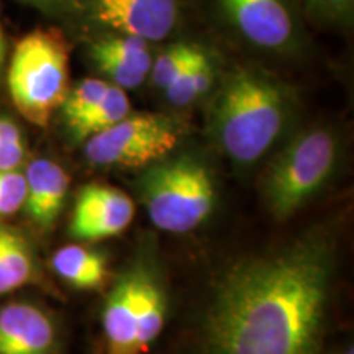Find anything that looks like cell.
Wrapping results in <instances>:
<instances>
[{
  "label": "cell",
  "instance_id": "19",
  "mask_svg": "<svg viewBox=\"0 0 354 354\" xmlns=\"http://www.w3.org/2000/svg\"><path fill=\"white\" fill-rule=\"evenodd\" d=\"M202 48L189 43H176L167 46L156 59H153L149 73H151L154 86L166 91L202 55Z\"/></svg>",
  "mask_w": 354,
  "mask_h": 354
},
{
  "label": "cell",
  "instance_id": "3",
  "mask_svg": "<svg viewBox=\"0 0 354 354\" xmlns=\"http://www.w3.org/2000/svg\"><path fill=\"white\" fill-rule=\"evenodd\" d=\"M339 151V136L331 127H308L292 136L261 183L269 212L281 221L299 214L330 183Z\"/></svg>",
  "mask_w": 354,
  "mask_h": 354
},
{
  "label": "cell",
  "instance_id": "4",
  "mask_svg": "<svg viewBox=\"0 0 354 354\" xmlns=\"http://www.w3.org/2000/svg\"><path fill=\"white\" fill-rule=\"evenodd\" d=\"M140 196L154 227L187 233L214 212L215 179L210 167L192 154L167 156L141 176Z\"/></svg>",
  "mask_w": 354,
  "mask_h": 354
},
{
  "label": "cell",
  "instance_id": "28",
  "mask_svg": "<svg viewBox=\"0 0 354 354\" xmlns=\"http://www.w3.org/2000/svg\"><path fill=\"white\" fill-rule=\"evenodd\" d=\"M344 354H354V353H353V346H349V348L346 349V351H344Z\"/></svg>",
  "mask_w": 354,
  "mask_h": 354
},
{
  "label": "cell",
  "instance_id": "17",
  "mask_svg": "<svg viewBox=\"0 0 354 354\" xmlns=\"http://www.w3.org/2000/svg\"><path fill=\"white\" fill-rule=\"evenodd\" d=\"M214 81L215 68L209 55L202 51V55L166 88L165 94L174 107H187L205 95L214 86Z\"/></svg>",
  "mask_w": 354,
  "mask_h": 354
},
{
  "label": "cell",
  "instance_id": "11",
  "mask_svg": "<svg viewBox=\"0 0 354 354\" xmlns=\"http://www.w3.org/2000/svg\"><path fill=\"white\" fill-rule=\"evenodd\" d=\"M104 354H141L136 308V264L118 279L102 312Z\"/></svg>",
  "mask_w": 354,
  "mask_h": 354
},
{
  "label": "cell",
  "instance_id": "1",
  "mask_svg": "<svg viewBox=\"0 0 354 354\" xmlns=\"http://www.w3.org/2000/svg\"><path fill=\"white\" fill-rule=\"evenodd\" d=\"M335 251L307 234L230 268L205 317L209 354H317L325 330Z\"/></svg>",
  "mask_w": 354,
  "mask_h": 354
},
{
  "label": "cell",
  "instance_id": "27",
  "mask_svg": "<svg viewBox=\"0 0 354 354\" xmlns=\"http://www.w3.org/2000/svg\"><path fill=\"white\" fill-rule=\"evenodd\" d=\"M3 55H6V44H3V33H2V26H0V68H2Z\"/></svg>",
  "mask_w": 354,
  "mask_h": 354
},
{
  "label": "cell",
  "instance_id": "2",
  "mask_svg": "<svg viewBox=\"0 0 354 354\" xmlns=\"http://www.w3.org/2000/svg\"><path fill=\"white\" fill-rule=\"evenodd\" d=\"M297 107L289 84L256 66H240L212 102L210 133L230 161L253 166L289 131Z\"/></svg>",
  "mask_w": 354,
  "mask_h": 354
},
{
  "label": "cell",
  "instance_id": "5",
  "mask_svg": "<svg viewBox=\"0 0 354 354\" xmlns=\"http://www.w3.org/2000/svg\"><path fill=\"white\" fill-rule=\"evenodd\" d=\"M69 48L57 30H35L13 50L8 92L25 120L46 127L68 95Z\"/></svg>",
  "mask_w": 354,
  "mask_h": 354
},
{
  "label": "cell",
  "instance_id": "21",
  "mask_svg": "<svg viewBox=\"0 0 354 354\" xmlns=\"http://www.w3.org/2000/svg\"><path fill=\"white\" fill-rule=\"evenodd\" d=\"M94 59V64L97 69L109 79L112 86H117L127 91V88H135L141 86L148 77V74L141 73V71L131 68L127 63H123L120 59H115L110 56H102V55H91Z\"/></svg>",
  "mask_w": 354,
  "mask_h": 354
},
{
  "label": "cell",
  "instance_id": "16",
  "mask_svg": "<svg viewBox=\"0 0 354 354\" xmlns=\"http://www.w3.org/2000/svg\"><path fill=\"white\" fill-rule=\"evenodd\" d=\"M128 113H131V105L127 92L110 84L107 92L102 97L99 104L69 133L76 141L88 140L91 136L107 130V128L113 127L115 123L123 120Z\"/></svg>",
  "mask_w": 354,
  "mask_h": 354
},
{
  "label": "cell",
  "instance_id": "6",
  "mask_svg": "<svg viewBox=\"0 0 354 354\" xmlns=\"http://www.w3.org/2000/svg\"><path fill=\"white\" fill-rule=\"evenodd\" d=\"M183 127L161 113H128L86 140V158L102 167H149L174 151Z\"/></svg>",
  "mask_w": 354,
  "mask_h": 354
},
{
  "label": "cell",
  "instance_id": "23",
  "mask_svg": "<svg viewBox=\"0 0 354 354\" xmlns=\"http://www.w3.org/2000/svg\"><path fill=\"white\" fill-rule=\"evenodd\" d=\"M304 2L317 20L343 26L353 24L354 0H304Z\"/></svg>",
  "mask_w": 354,
  "mask_h": 354
},
{
  "label": "cell",
  "instance_id": "22",
  "mask_svg": "<svg viewBox=\"0 0 354 354\" xmlns=\"http://www.w3.org/2000/svg\"><path fill=\"white\" fill-rule=\"evenodd\" d=\"M25 174L19 171L0 172V218L13 215L25 203Z\"/></svg>",
  "mask_w": 354,
  "mask_h": 354
},
{
  "label": "cell",
  "instance_id": "10",
  "mask_svg": "<svg viewBox=\"0 0 354 354\" xmlns=\"http://www.w3.org/2000/svg\"><path fill=\"white\" fill-rule=\"evenodd\" d=\"M56 326L37 305L0 307V354H55Z\"/></svg>",
  "mask_w": 354,
  "mask_h": 354
},
{
  "label": "cell",
  "instance_id": "14",
  "mask_svg": "<svg viewBox=\"0 0 354 354\" xmlns=\"http://www.w3.org/2000/svg\"><path fill=\"white\" fill-rule=\"evenodd\" d=\"M51 268L69 286L81 290L99 289L109 277L105 256L81 245L59 248L53 254Z\"/></svg>",
  "mask_w": 354,
  "mask_h": 354
},
{
  "label": "cell",
  "instance_id": "7",
  "mask_svg": "<svg viewBox=\"0 0 354 354\" xmlns=\"http://www.w3.org/2000/svg\"><path fill=\"white\" fill-rule=\"evenodd\" d=\"M215 6L225 25L256 50L294 56L302 48V21L292 0H215Z\"/></svg>",
  "mask_w": 354,
  "mask_h": 354
},
{
  "label": "cell",
  "instance_id": "18",
  "mask_svg": "<svg viewBox=\"0 0 354 354\" xmlns=\"http://www.w3.org/2000/svg\"><path fill=\"white\" fill-rule=\"evenodd\" d=\"M91 55L110 56L120 59L131 68L149 74L153 66V55L149 44L145 39L131 35H117V37H104L92 43Z\"/></svg>",
  "mask_w": 354,
  "mask_h": 354
},
{
  "label": "cell",
  "instance_id": "24",
  "mask_svg": "<svg viewBox=\"0 0 354 354\" xmlns=\"http://www.w3.org/2000/svg\"><path fill=\"white\" fill-rule=\"evenodd\" d=\"M24 143L0 145V172L17 171L21 162H24Z\"/></svg>",
  "mask_w": 354,
  "mask_h": 354
},
{
  "label": "cell",
  "instance_id": "25",
  "mask_svg": "<svg viewBox=\"0 0 354 354\" xmlns=\"http://www.w3.org/2000/svg\"><path fill=\"white\" fill-rule=\"evenodd\" d=\"M24 143L20 128L8 118H0V145Z\"/></svg>",
  "mask_w": 354,
  "mask_h": 354
},
{
  "label": "cell",
  "instance_id": "13",
  "mask_svg": "<svg viewBox=\"0 0 354 354\" xmlns=\"http://www.w3.org/2000/svg\"><path fill=\"white\" fill-rule=\"evenodd\" d=\"M166 294L161 281L149 266L136 264V308H138V336L136 343L146 354L161 335L166 322Z\"/></svg>",
  "mask_w": 354,
  "mask_h": 354
},
{
  "label": "cell",
  "instance_id": "15",
  "mask_svg": "<svg viewBox=\"0 0 354 354\" xmlns=\"http://www.w3.org/2000/svg\"><path fill=\"white\" fill-rule=\"evenodd\" d=\"M35 277V259L20 233L0 227V295L20 289Z\"/></svg>",
  "mask_w": 354,
  "mask_h": 354
},
{
  "label": "cell",
  "instance_id": "12",
  "mask_svg": "<svg viewBox=\"0 0 354 354\" xmlns=\"http://www.w3.org/2000/svg\"><path fill=\"white\" fill-rule=\"evenodd\" d=\"M25 183L26 214L41 230L51 228L63 212L71 183L69 176L55 161L35 159L26 167Z\"/></svg>",
  "mask_w": 354,
  "mask_h": 354
},
{
  "label": "cell",
  "instance_id": "20",
  "mask_svg": "<svg viewBox=\"0 0 354 354\" xmlns=\"http://www.w3.org/2000/svg\"><path fill=\"white\" fill-rule=\"evenodd\" d=\"M109 86L110 84L104 79H84L68 91L61 109H63V117L69 131L99 104Z\"/></svg>",
  "mask_w": 354,
  "mask_h": 354
},
{
  "label": "cell",
  "instance_id": "9",
  "mask_svg": "<svg viewBox=\"0 0 354 354\" xmlns=\"http://www.w3.org/2000/svg\"><path fill=\"white\" fill-rule=\"evenodd\" d=\"M133 216L130 196L109 185L88 184L79 190L69 232L76 240L100 241L125 232Z\"/></svg>",
  "mask_w": 354,
  "mask_h": 354
},
{
  "label": "cell",
  "instance_id": "8",
  "mask_svg": "<svg viewBox=\"0 0 354 354\" xmlns=\"http://www.w3.org/2000/svg\"><path fill=\"white\" fill-rule=\"evenodd\" d=\"M92 19L100 26L145 41H161L179 24V0H92Z\"/></svg>",
  "mask_w": 354,
  "mask_h": 354
},
{
  "label": "cell",
  "instance_id": "26",
  "mask_svg": "<svg viewBox=\"0 0 354 354\" xmlns=\"http://www.w3.org/2000/svg\"><path fill=\"white\" fill-rule=\"evenodd\" d=\"M30 2L38 3V6L41 7H53V6H57V3H61L63 0H30Z\"/></svg>",
  "mask_w": 354,
  "mask_h": 354
}]
</instances>
